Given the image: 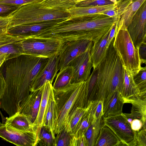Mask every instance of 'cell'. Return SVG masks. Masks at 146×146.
<instances>
[{
	"instance_id": "cell-5",
	"label": "cell",
	"mask_w": 146,
	"mask_h": 146,
	"mask_svg": "<svg viewBox=\"0 0 146 146\" xmlns=\"http://www.w3.org/2000/svg\"><path fill=\"white\" fill-rule=\"evenodd\" d=\"M113 45L123 67L133 76L140 70L139 48L135 46L127 29L116 31Z\"/></svg>"
},
{
	"instance_id": "cell-31",
	"label": "cell",
	"mask_w": 146,
	"mask_h": 146,
	"mask_svg": "<svg viewBox=\"0 0 146 146\" xmlns=\"http://www.w3.org/2000/svg\"><path fill=\"white\" fill-rule=\"evenodd\" d=\"M40 2L47 8L65 10L75 7L77 3L76 0H42Z\"/></svg>"
},
{
	"instance_id": "cell-50",
	"label": "cell",
	"mask_w": 146,
	"mask_h": 146,
	"mask_svg": "<svg viewBox=\"0 0 146 146\" xmlns=\"http://www.w3.org/2000/svg\"><path fill=\"white\" fill-rule=\"evenodd\" d=\"M142 63H144L145 64V67H146V60L142 62Z\"/></svg>"
},
{
	"instance_id": "cell-27",
	"label": "cell",
	"mask_w": 146,
	"mask_h": 146,
	"mask_svg": "<svg viewBox=\"0 0 146 146\" xmlns=\"http://www.w3.org/2000/svg\"><path fill=\"white\" fill-rule=\"evenodd\" d=\"M87 108L78 107L68 117L64 128L72 135L83 116L88 111Z\"/></svg>"
},
{
	"instance_id": "cell-12",
	"label": "cell",
	"mask_w": 146,
	"mask_h": 146,
	"mask_svg": "<svg viewBox=\"0 0 146 146\" xmlns=\"http://www.w3.org/2000/svg\"><path fill=\"white\" fill-rule=\"evenodd\" d=\"M146 22V0L135 14L127 29L134 45L139 48L145 37Z\"/></svg>"
},
{
	"instance_id": "cell-1",
	"label": "cell",
	"mask_w": 146,
	"mask_h": 146,
	"mask_svg": "<svg viewBox=\"0 0 146 146\" xmlns=\"http://www.w3.org/2000/svg\"><path fill=\"white\" fill-rule=\"evenodd\" d=\"M48 58L24 54L8 60L0 66V74L6 85L0 97V107L9 117L19 111L21 103L30 94L35 79Z\"/></svg>"
},
{
	"instance_id": "cell-20",
	"label": "cell",
	"mask_w": 146,
	"mask_h": 146,
	"mask_svg": "<svg viewBox=\"0 0 146 146\" xmlns=\"http://www.w3.org/2000/svg\"><path fill=\"white\" fill-rule=\"evenodd\" d=\"M5 123L22 130L37 132L33 123L29 118L19 112L11 116L6 117Z\"/></svg>"
},
{
	"instance_id": "cell-19",
	"label": "cell",
	"mask_w": 146,
	"mask_h": 146,
	"mask_svg": "<svg viewBox=\"0 0 146 146\" xmlns=\"http://www.w3.org/2000/svg\"><path fill=\"white\" fill-rule=\"evenodd\" d=\"M110 31L94 42L92 47L90 54L93 69L97 67L106 54L108 49L107 47L108 38Z\"/></svg>"
},
{
	"instance_id": "cell-10",
	"label": "cell",
	"mask_w": 146,
	"mask_h": 146,
	"mask_svg": "<svg viewBox=\"0 0 146 146\" xmlns=\"http://www.w3.org/2000/svg\"><path fill=\"white\" fill-rule=\"evenodd\" d=\"M93 43L92 41L86 40L65 43L59 54V70L69 66L73 60L80 55L90 50Z\"/></svg>"
},
{
	"instance_id": "cell-42",
	"label": "cell",
	"mask_w": 146,
	"mask_h": 146,
	"mask_svg": "<svg viewBox=\"0 0 146 146\" xmlns=\"http://www.w3.org/2000/svg\"><path fill=\"white\" fill-rule=\"evenodd\" d=\"M20 5H14L0 4V13L2 14L10 11H12L17 9Z\"/></svg>"
},
{
	"instance_id": "cell-52",
	"label": "cell",
	"mask_w": 146,
	"mask_h": 146,
	"mask_svg": "<svg viewBox=\"0 0 146 146\" xmlns=\"http://www.w3.org/2000/svg\"><path fill=\"white\" fill-rule=\"evenodd\" d=\"M142 129L144 130V131H145L146 132V128L144 129Z\"/></svg>"
},
{
	"instance_id": "cell-13",
	"label": "cell",
	"mask_w": 146,
	"mask_h": 146,
	"mask_svg": "<svg viewBox=\"0 0 146 146\" xmlns=\"http://www.w3.org/2000/svg\"><path fill=\"white\" fill-rule=\"evenodd\" d=\"M90 50L80 55L70 63L69 66L73 70L71 84L86 81L90 76L93 67Z\"/></svg>"
},
{
	"instance_id": "cell-38",
	"label": "cell",
	"mask_w": 146,
	"mask_h": 146,
	"mask_svg": "<svg viewBox=\"0 0 146 146\" xmlns=\"http://www.w3.org/2000/svg\"><path fill=\"white\" fill-rule=\"evenodd\" d=\"M11 19L8 15L5 16H0V35L8 33V26Z\"/></svg>"
},
{
	"instance_id": "cell-25",
	"label": "cell",
	"mask_w": 146,
	"mask_h": 146,
	"mask_svg": "<svg viewBox=\"0 0 146 146\" xmlns=\"http://www.w3.org/2000/svg\"><path fill=\"white\" fill-rule=\"evenodd\" d=\"M146 0H133L123 13L119 17L117 29L127 28L135 13Z\"/></svg>"
},
{
	"instance_id": "cell-34",
	"label": "cell",
	"mask_w": 146,
	"mask_h": 146,
	"mask_svg": "<svg viewBox=\"0 0 146 146\" xmlns=\"http://www.w3.org/2000/svg\"><path fill=\"white\" fill-rule=\"evenodd\" d=\"M94 121L103 116V101L96 100L92 101L89 109Z\"/></svg>"
},
{
	"instance_id": "cell-45",
	"label": "cell",
	"mask_w": 146,
	"mask_h": 146,
	"mask_svg": "<svg viewBox=\"0 0 146 146\" xmlns=\"http://www.w3.org/2000/svg\"><path fill=\"white\" fill-rule=\"evenodd\" d=\"M101 13L110 17H118L117 6L113 9L106 11Z\"/></svg>"
},
{
	"instance_id": "cell-9",
	"label": "cell",
	"mask_w": 146,
	"mask_h": 146,
	"mask_svg": "<svg viewBox=\"0 0 146 146\" xmlns=\"http://www.w3.org/2000/svg\"><path fill=\"white\" fill-rule=\"evenodd\" d=\"M0 136L4 140L18 146H36L39 143L37 132L22 130L6 123H0Z\"/></svg>"
},
{
	"instance_id": "cell-46",
	"label": "cell",
	"mask_w": 146,
	"mask_h": 146,
	"mask_svg": "<svg viewBox=\"0 0 146 146\" xmlns=\"http://www.w3.org/2000/svg\"><path fill=\"white\" fill-rule=\"evenodd\" d=\"M138 96L141 98L146 99V92L140 94Z\"/></svg>"
},
{
	"instance_id": "cell-8",
	"label": "cell",
	"mask_w": 146,
	"mask_h": 146,
	"mask_svg": "<svg viewBox=\"0 0 146 146\" xmlns=\"http://www.w3.org/2000/svg\"><path fill=\"white\" fill-rule=\"evenodd\" d=\"M104 124L109 127L121 142L123 146H135L137 132L133 131L121 113L104 117Z\"/></svg>"
},
{
	"instance_id": "cell-35",
	"label": "cell",
	"mask_w": 146,
	"mask_h": 146,
	"mask_svg": "<svg viewBox=\"0 0 146 146\" xmlns=\"http://www.w3.org/2000/svg\"><path fill=\"white\" fill-rule=\"evenodd\" d=\"M56 137L54 146H70L72 135L64 128Z\"/></svg>"
},
{
	"instance_id": "cell-3",
	"label": "cell",
	"mask_w": 146,
	"mask_h": 146,
	"mask_svg": "<svg viewBox=\"0 0 146 146\" xmlns=\"http://www.w3.org/2000/svg\"><path fill=\"white\" fill-rule=\"evenodd\" d=\"M114 39L104 59L97 67V79L93 101H103L109 94L117 90L122 96L124 69L114 47Z\"/></svg>"
},
{
	"instance_id": "cell-18",
	"label": "cell",
	"mask_w": 146,
	"mask_h": 146,
	"mask_svg": "<svg viewBox=\"0 0 146 146\" xmlns=\"http://www.w3.org/2000/svg\"><path fill=\"white\" fill-rule=\"evenodd\" d=\"M56 121V105L52 88L50 92L47 106L45 112L43 126H44L52 134L55 139L56 137L54 128Z\"/></svg>"
},
{
	"instance_id": "cell-53",
	"label": "cell",
	"mask_w": 146,
	"mask_h": 146,
	"mask_svg": "<svg viewBox=\"0 0 146 146\" xmlns=\"http://www.w3.org/2000/svg\"><path fill=\"white\" fill-rule=\"evenodd\" d=\"M145 42V43H146V41H145V42Z\"/></svg>"
},
{
	"instance_id": "cell-44",
	"label": "cell",
	"mask_w": 146,
	"mask_h": 146,
	"mask_svg": "<svg viewBox=\"0 0 146 146\" xmlns=\"http://www.w3.org/2000/svg\"><path fill=\"white\" fill-rule=\"evenodd\" d=\"M139 52L141 63L146 60V43L143 42L141 45Z\"/></svg>"
},
{
	"instance_id": "cell-22",
	"label": "cell",
	"mask_w": 146,
	"mask_h": 146,
	"mask_svg": "<svg viewBox=\"0 0 146 146\" xmlns=\"http://www.w3.org/2000/svg\"><path fill=\"white\" fill-rule=\"evenodd\" d=\"M117 5L115 4L102 6L74 7L66 9L70 17L83 16L100 13L106 11L113 9Z\"/></svg>"
},
{
	"instance_id": "cell-30",
	"label": "cell",
	"mask_w": 146,
	"mask_h": 146,
	"mask_svg": "<svg viewBox=\"0 0 146 146\" xmlns=\"http://www.w3.org/2000/svg\"><path fill=\"white\" fill-rule=\"evenodd\" d=\"M94 121V119L89 109L79 121L72 135L77 137L84 135Z\"/></svg>"
},
{
	"instance_id": "cell-47",
	"label": "cell",
	"mask_w": 146,
	"mask_h": 146,
	"mask_svg": "<svg viewBox=\"0 0 146 146\" xmlns=\"http://www.w3.org/2000/svg\"><path fill=\"white\" fill-rule=\"evenodd\" d=\"M113 3L115 4H117L118 3V1L117 0H110Z\"/></svg>"
},
{
	"instance_id": "cell-16",
	"label": "cell",
	"mask_w": 146,
	"mask_h": 146,
	"mask_svg": "<svg viewBox=\"0 0 146 146\" xmlns=\"http://www.w3.org/2000/svg\"><path fill=\"white\" fill-rule=\"evenodd\" d=\"M43 86L30 94L21 103L19 111L27 116L33 123L38 113L42 97Z\"/></svg>"
},
{
	"instance_id": "cell-6",
	"label": "cell",
	"mask_w": 146,
	"mask_h": 146,
	"mask_svg": "<svg viewBox=\"0 0 146 146\" xmlns=\"http://www.w3.org/2000/svg\"><path fill=\"white\" fill-rule=\"evenodd\" d=\"M86 84V81H83L59 90L53 89L56 108L55 134L64 128L68 115Z\"/></svg>"
},
{
	"instance_id": "cell-11",
	"label": "cell",
	"mask_w": 146,
	"mask_h": 146,
	"mask_svg": "<svg viewBox=\"0 0 146 146\" xmlns=\"http://www.w3.org/2000/svg\"><path fill=\"white\" fill-rule=\"evenodd\" d=\"M24 39L8 33L0 35V66L8 60L24 54L21 43Z\"/></svg>"
},
{
	"instance_id": "cell-48",
	"label": "cell",
	"mask_w": 146,
	"mask_h": 146,
	"mask_svg": "<svg viewBox=\"0 0 146 146\" xmlns=\"http://www.w3.org/2000/svg\"><path fill=\"white\" fill-rule=\"evenodd\" d=\"M144 34L145 36V37L146 36V22L145 24V28H144Z\"/></svg>"
},
{
	"instance_id": "cell-49",
	"label": "cell",
	"mask_w": 146,
	"mask_h": 146,
	"mask_svg": "<svg viewBox=\"0 0 146 146\" xmlns=\"http://www.w3.org/2000/svg\"><path fill=\"white\" fill-rule=\"evenodd\" d=\"M85 0H76V1L77 3L78 2L82 1H85Z\"/></svg>"
},
{
	"instance_id": "cell-21",
	"label": "cell",
	"mask_w": 146,
	"mask_h": 146,
	"mask_svg": "<svg viewBox=\"0 0 146 146\" xmlns=\"http://www.w3.org/2000/svg\"><path fill=\"white\" fill-rule=\"evenodd\" d=\"M52 84L49 81H47L43 86L42 97L37 116L33 123L36 131L38 133L43 126L44 114L46 110Z\"/></svg>"
},
{
	"instance_id": "cell-23",
	"label": "cell",
	"mask_w": 146,
	"mask_h": 146,
	"mask_svg": "<svg viewBox=\"0 0 146 146\" xmlns=\"http://www.w3.org/2000/svg\"><path fill=\"white\" fill-rule=\"evenodd\" d=\"M123 145L117 136L108 127L103 124L95 146H120Z\"/></svg>"
},
{
	"instance_id": "cell-4",
	"label": "cell",
	"mask_w": 146,
	"mask_h": 146,
	"mask_svg": "<svg viewBox=\"0 0 146 146\" xmlns=\"http://www.w3.org/2000/svg\"><path fill=\"white\" fill-rule=\"evenodd\" d=\"M36 2L20 5L8 15L11 21L8 29L25 24L52 20H64L70 17L65 10L47 8Z\"/></svg>"
},
{
	"instance_id": "cell-28",
	"label": "cell",
	"mask_w": 146,
	"mask_h": 146,
	"mask_svg": "<svg viewBox=\"0 0 146 146\" xmlns=\"http://www.w3.org/2000/svg\"><path fill=\"white\" fill-rule=\"evenodd\" d=\"M72 75V68L70 66L59 71L56 75L55 81L52 85L53 89L59 90L70 84Z\"/></svg>"
},
{
	"instance_id": "cell-26",
	"label": "cell",
	"mask_w": 146,
	"mask_h": 146,
	"mask_svg": "<svg viewBox=\"0 0 146 146\" xmlns=\"http://www.w3.org/2000/svg\"><path fill=\"white\" fill-rule=\"evenodd\" d=\"M123 68L124 81L122 97L124 102L130 98L139 96L140 92L134 81L133 76Z\"/></svg>"
},
{
	"instance_id": "cell-32",
	"label": "cell",
	"mask_w": 146,
	"mask_h": 146,
	"mask_svg": "<svg viewBox=\"0 0 146 146\" xmlns=\"http://www.w3.org/2000/svg\"><path fill=\"white\" fill-rule=\"evenodd\" d=\"M39 143L40 146H54L55 139L52 134L44 126L42 127L38 133Z\"/></svg>"
},
{
	"instance_id": "cell-39",
	"label": "cell",
	"mask_w": 146,
	"mask_h": 146,
	"mask_svg": "<svg viewBox=\"0 0 146 146\" xmlns=\"http://www.w3.org/2000/svg\"><path fill=\"white\" fill-rule=\"evenodd\" d=\"M70 146H88L87 140L85 135L77 137L72 136Z\"/></svg>"
},
{
	"instance_id": "cell-2",
	"label": "cell",
	"mask_w": 146,
	"mask_h": 146,
	"mask_svg": "<svg viewBox=\"0 0 146 146\" xmlns=\"http://www.w3.org/2000/svg\"><path fill=\"white\" fill-rule=\"evenodd\" d=\"M117 17L102 13L69 17L48 28L35 37L54 38L64 43L86 40L94 43L110 32L118 21Z\"/></svg>"
},
{
	"instance_id": "cell-15",
	"label": "cell",
	"mask_w": 146,
	"mask_h": 146,
	"mask_svg": "<svg viewBox=\"0 0 146 146\" xmlns=\"http://www.w3.org/2000/svg\"><path fill=\"white\" fill-rule=\"evenodd\" d=\"M62 20H52L17 26L9 29L8 33L26 38L33 37Z\"/></svg>"
},
{
	"instance_id": "cell-43",
	"label": "cell",
	"mask_w": 146,
	"mask_h": 146,
	"mask_svg": "<svg viewBox=\"0 0 146 146\" xmlns=\"http://www.w3.org/2000/svg\"><path fill=\"white\" fill-rule=\"evenodd\" d=\"M117 21L113 25L109 32L107 44V47L108 48L110 46L111 41L114 39L117 29Z\"/></svg>"
},
{
	"instance_id": "cell-36",
	"label": "cell",
	"mask_w": 146,
	"mask_h": 146,
	"mask_svg": "<svg viewBox=\"0 0 146 146\" xmlns=\"http://www.w3.org/2000/svg\"><path fill=\"white\" fill-rule=\"evenodd\" d=\"M123 114L133 131L137 132L142 129L143 125L141 119L131 113Z\"/></svg>"
},
{
	"instance_id": "cell-14",
	"label": "cell",
	"mask_w": 146,
	"mask_h": 146,
	"mask_svg": "<svg viewBox=\"0 0 146 146\" xmlns=\"http://www.w3.org/2000/svg\"><path fill=\"white\" fill-rule=\"evenodd\" d=\"M59 55L49 58L46 64L35 79L30 88V92L41 88L47 81L52 84L59 70Z\"/></svg>"
},
{
	"instance_id": "cell-51",
	"label": "cell",
	"mask_w": 146,
	"mask_h": 146,
	"mask_svg": "<svg viewBox=\"0 0 146 146\" xmlns=\"http://www.w3.org/2000/svg\"><path fill=\"white\" fill-rule=\"evenodd\" d=\"M146 41V36H145V38H144V42Z\"/></svg>"
},
{
	"instance_id": "cell-29",
	"label": "cell",
	"mask_w": 146,
	"mask_h": 146,
	"mask_svg": "<svg viewBox=\"0 0 146 146\" xmlns=\"http://www.w3.org/2000/svg\"><path fill=\"white\" fill-rule=\"evenodd\" d=\"M104 124L103 117L94 121L88 129L85 135L88 146H95L101 128Z\"/></svg>"
},
{
	"instance_id": "cell-33",
	"label": "cell",
	"mask_w": 146,
	"mask_h": 146,
	"mask_svg": "<svg viewBox=\"0 0 146 146\" xmlns=\"http://www.w3.org/2000/svg\"><path fill=\"white\" fill-rule=\"evenodd\" d=\"M133 78L139 91V94L146 92V67H141L138 72L133 76Z\"/></svg>"
},
{
	"instance_id": "cell-40",
	"label": "cell",
	"mask_w": 146,
	"mask_h": 146,
	"mask_svg": "<svg viewBox=\"0 0 146 146\" xmlns=\"http://www.w3.org/2000/svg\"><path fill=\"white\" fill-rule=\"evenodd\" d=\"M42 0H0V4H6L21 5L25 4L41 2Z\"/></svg>"
},
{
	"instance_id": "cell-41",
	"label": "cell",
	"mask_w": 146,
	"mask_h": 146,
	"mask_svg": "<svg viewBox=\"0 0 146 146\" xmlns=\"http://www.w3.org/2000/svg\"><path fill=\"white\" fill-rule=\"evenodd\" d=\"M136 146H146V132L143 129L137 132Z\"/></svg>"
},
{
	"instance_id": "cell-17",
	"label": "cell",
	"mask_w": 146,
	"mask_h": 146,
	"mask_svg": "<svg viewBox=\"0 0 146 146\" xmlns=\"http://www.w3.org/2000/svg\"><path fill=\"white\" fill-rule=\"evenodd\" d=\"M125 104L121 94L118 90L110 94L103 101V117L122 113Z\"/></svg>"
},
{
	"instance_id": "cell-7",
	"label": "cell",
	"mask_w": 146,
	"mask_h": 146,
	"mask_svg": "<svg viewBox=\"0 0 146 146\" xmlns=\"http://www.w3.org/2000/svg\"><path fill=\"white\" fill-rule=\"evenodd\" d=\"M24 54L49 58L59 53L65 43L54 38L29 37L21 41Z\"/></svg>"
},
{
	"instance_id": "cell-24",
	"label": "cell",
	"mask_w": 146,
	"mask_h": 146,
	"mask_svg": "<svg viewBox=\"0 0 146 146\" xmlns=\"http://www.w3.org/2000/svg\"><path fill=\"white\" fill-rule=\"evenodd\" d=\"M131 104V113L141 120L143 123L142 129L146 128V99L137 96L130 98L124 102Z\"/></svg>"
},
{
	"instance_id": "cell-37",
	"label": "cell",
	"mask_w": 146,
	"mask_h": 146,
	"mask_svg": "<svg viewBox=\"0 0 146 146\" xmlns=\"http://www.w3.org/2000/svg\"><path fill=\"white\" fill-rule=\"evenodd\" d=\"M114 4L110 0H86L77 3L76 7L99 6Z\"/></svg>"
}]
</instances>
